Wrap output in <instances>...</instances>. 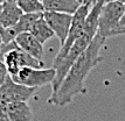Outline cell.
Wrapping results in <instances>:
<instances>
[{"mask_svg": "<svg viewBox=\"0 0 125 121\" xmlns=\"http://www.w3.org/2000/svg\"><path fill=\"white\" fill-rule=\"evenodd\" d=\"M105 41L106 40L101 37L98 34L95 36L85 51L77 58L74 65L70 68L57 92L49 97V104L63 107L70 104L75 97L80 94H85L87 77L94 68L103 60L101 51L105 44Z\"/></svg>", "mask_w": 125, "mask_h": 121, "instance_id": "obj_1", "label": "cell"}, {"mask_svg": "<svg viewBox=\"0 0 125 121\" xmlns=\"http://www.w3.org/2000/svg\"><path fill=\"white\" fill-rule=\"evenodd\" d=\"M124 14V4L119 1L104 2L99 13L97 34L106 40L108 37L125 34V27L122 26V17Z\"/></svg>", "mask_w": 125, "mask_h": 121, "instance_id": "obj_2", "label": "cell"}, {"mask_svg": "<svg viewBox=\"0 0 125 121\" xmlns=\"http://www.w3.org/2000/svg\"><path fill=\"white\" fill-rule=\"evenodd\" d=\"M56 71L55 69L48 68V69H35V68H22L18 75L12 76V79L15 82L23 84L29 87H40L43 85H48L54 82Z\"/></svg>", "mask_w": 125, "mask_h": 121, "instance_id": "obj_3", "label": "cell"}, {"mask_svg": "<svg viewBox=\"0 0 125 121\" xmlns=\"http://www.w3.org/2000/svg\"><path fill=\"white\" fill-rule=\"evenodd\" d=\"M2 60L5 63L7 71L10 76H15L22 68H35V69H41L43 68V60H38L35 57L31 56L29 54L25 52L20 48L13 49L8 51L5 56L2 57Z\"/></svg>", "mask_w": 125, "mask_h": 121, "instance_id": "obj_4", "label": "cell"}, {"mask_svg": "<svg viewBox=\"0 0 125 121\" xmlns=\"http://www.w3.org/2000/svg\"><path fill=\"white\" fill-rule=\"evenodd\" d=\"M36 87H29L23 84L15 82L11 76L0 85V100L6 104H13L19 101H28L32 95L36 92Z\"/></svg>", "mask_w": 125, "mask_h": 121, "instance_id": "obj_5", "label": "cell"}, {"mask_svg": "<svg viewBox=\"0 0 125 121\" xmlns=\"http://www.w3.org/2000/svg\"><path fill=\"white\" fill-rule=\"evenodd\" d=\"M43 17L48 22L49 27L53 29L55 35L59 37L61 45L65 42L69 35L73 22V14L68 13H60V12H43Z\"/></svg>", "mask_w": 125, "mask_h": 121, "instance_id": "obj_6", "label": "cell"}, {"mask_svg": "<svg viewBox=\"0 0 125 121\" xmlns=\"http://www.w3.org/2000/svg\"><path fill=\"white\" fill-rule=\"evenodd\" d=\"M18 47L25 52L29 54L31 56L42 60L43 56V44L41 43L35 36L31 33H22L18 35L15 39Z\"/></svg>", "mask_w": 125, "mask_h": 121, "instance_id": "obj_7", "label": "cell"}, {"mask_svg": "<svg viewBox=\"0 0 125 121\" xmlns=\"http://www.w3.org/2000/svg\"><path fill=\"white\" fill-rule=\"evenodd\" d=\"M1 15H0V22L4 29L11 28L15 26L16 22L22 17V11L19 8L16 4V0H7L5 4L1 5Z\"/></svg>", "mask_w": 125, "mask_h": 121, "instance_id": "obj_8", "label": "cell"}, {"mask_svg": "<svg viewBox=\"0 0 125 121\" xmlns=\"http://www.w3.org/2000/svg\"><path fill=\"white\" fill-rule=\"evenodd\" d=\"M44 11L74 14L82 5L78 0H42Z\"/></svg>", "mask_w": 125, "mask_h": 121, "instance_id": "obj_9", "label": "cell"}, {"mask_svg": "<svg viewBox=\"0 0 125 121\" xmlns=\"http://www.w3.org/2000/svg\"><path fill=\"white\" fill-rule=\"evenodd\" d=\"M10 121H32L33 112L27 101L8 104Z\"/></svg>", "mask_w": 125, "mask_h": 121, "instance_id": "obj_10", "label": "cell"}, {"mask_svg": "<svg viewBox=\"0 0 125 121\" xmlns=\"http://www.w3.org/2000/svg\"><path fill=\"white\" fill-rule=\"evenodd\" d=\"M29 33L32 34L33 36H35L42 44H44L47 41H49L52 37L55 36V33L53 32V29L49 27L48 22L46 21L43 15L34 23L32 30Z\"/></svg>", "mask_w": 125, "mask_h": 121, "instance_id": "obj_11", "label": "cell"}, {"mask_svg": "<svg viewBox=\"0 0 125 121\" xmlns=\"http://www.w3.org/2000/svg\"><path fill=\"white\" fill-rule=\"evenodd\" d=\"M16 4L23 14L43 13L44 12L42 0H16Z\"/></svg>", "mask_w": 125, "mask_h": 121, "instance_id": "obj_12", "label": "cell"}, {"mask_svg": "<svg viewBox=\"0 0 125 121\" xmlns=\"http://www.w3.org/2000/svg\"><path fill=\"white\" fill-rule=\"evenodd\" d=\"M0 121H10L8 114V104L0 100Z\"/></svg>", "mask_w": 125, "mask_h": 121, "instance_id": "obj_13", "label": "cell"}, {"mask_svg": "<svg viewBox=\"0 0 125 121\" xmlns=\"http://www.w3.org/2000/svg\"><path fill=\"white\" fill-rule=\"evenodd\" d=\"M8 71H7V68H6L4 60L0 58V85L6 80V78L8 77Z\"/></svg>", "mask_w": 125, "mask_h": 121, "instance_id": "obj_14", "label": "cell"}, {"mask_svg": "<svg viewBox=\"0 0 125 121\" xmlns=\"http://www.w3.org/2000/svg\"><path fill=\"white\" fill-rule=\"evenodd\" d=\"M97 1H98V0H83V2H82V4H85V5L93 6V5H95Z\"/></svg>", "mask_w": 125, "mask_h": 121, "instance_id": "obj_15", "label": "cell"}, {"mask_svg": "<svg viewBox=\"0 0 125 121\" xmlns=\"http://www.w3.org/2000/svg\"><path fill=\"white\" fill-rule=\"evenodd\" d=\"M1 9H2V7L0 6V15H1ZM5 32V29L2 28V26H1V22H0V35H2V33Z\"/></svg>", "mask_w": 125, "mask_h": 121, "instance_id": "obj_16", "label": "cell"}, {"mask_svg": "<svg viewBox=\"0 0 125 121\" xmlns=\"http://www.w3.org/2000/svg\"><path fill=\"white\" fill-rule=\"evenodd\" d=\"M122 26L125 27V4H124V14H123V17H122Z\"/></svg>", "mask_w": 125, "mask_h": 121, "instance_id": "obj_17", "label": "cell"}, {"mask_svg": "<svg viewBox=\"0 0 125 121\" xmlns=\"http://www.w3.org/2000/svg\"><path fill=\"white\" fill-rule=\"evenodd\" d=\"M106 2H109V1H119V2H123V4H125V0H105Z\"/></svg>", "mask_w": 125, "mask_h": 121, "instance_id": "obj_18", "label": "cell"}, {"mask_svg": "<svg viewBox=\"0 0 125 121\" xmlns=\"http://www.w3.org/2000/svg\"><path fill=\"white\" fill-rule=\"evenodd\" d=\"M1 45H2V37H1V35H0V49H1Z\"/></svg>", "mask_w": 125, "mask_h": 121, "instance_id": "obj_19", "label": "cell"}, {"mask_svg": "<svg viewBox=\"0 0 125 121\" xmlns=\"http://www.w3.org/2000/svg\"><path fill=\"white\" fill-rule=\"evenodd\" d=\"M6 1H7V0H0V6L2 5V4H5Z\"/></svg>", "mask_w": 125, "mask_h": 121, "instance_id": "obj_20", "label": "cell"}, {"mask_svg": "<svg viewBox=\"0 0 125 121\" xmlns=\"http://www.w3.org/2000/svg\"><path fill=\"white\" fill-rule=\"evenodd\" d=\"M78 1H80V2H81V4H82V2H83V0H78Z\"/></svg>", "mask_w": 125, "mask_h": 121, "instance_id": "obj_21", "label": "cell"}]
</instances>
